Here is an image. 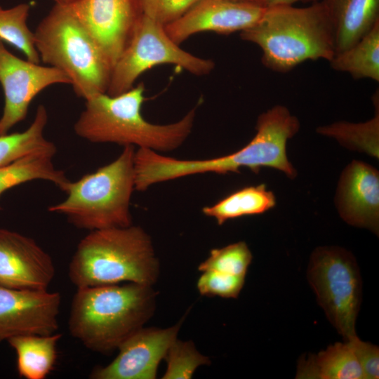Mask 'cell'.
I'll return each instance as SVG.
<instances>
[{"instance_id": "2e32d148", "label": "cell", "mask_w": 379, "mask_h": 379, "mask_svg": "<svg viewBox=\"0 0 379 379\" xmlns=\"http://www.w3.org/2000/svg\"><path fill=\"white\" fill-rule=\"evenodd\" d=\"M335 203L347 224L378 234V171L362 161L353 160L340 176Z\"/></svg>"}, {"instance_id": "8fae6325", "label": "cell", "mask_w": 379, "mask_h": 379, "mask_svg": "<svg viewBox=\"0 0 379 379\" xmlns=\"http://www.w3.org/2000/svg\"><path fill=\"white\" fill-rule=\"evenodd\" d=\"M183 320L166 328L142 327L118 347L119 353L105 366L93 369L92 379H154L159 363L177 339Z\"/></svg>"}, {"instance_id": "1f68e13d", "label": "cell", "mask_w": 379, "mask_h": 379, "mask_svg": "<svg viewBox=\"0 0 379 379\" xmlns=\"http://www.w3.org/2000/svg\"><path fill=\"white\" fill-rule=\"evenodd\" d=\"M55 4L60 5H72L79 0H53Z\"/></svg>"}, {"instance_id": "7c38bea8", "label": "cell", "mask_w": 379, "mask_h": 379, "mask_svg": "<svg viewBox=\"0 0 379 379\" xmlns=\"http://www.w3.org/2000/svg\"><path fill=\"white\" fill-rule=\"evenodd\" d=\"M59 292L0 286V343L23 335H50L58 328Z\"/></svg>"}, {"instance_id": "7a4b0ae2", "label": "cell", "mask_w": 379, "mask_h": 379, "mask_svg": "<svg viewBox=\"0 0 379 379\" xmlns=\"http://www.w3.org/2000/svg\"><path fill=\"white\" fill-rule=\"evenodd\" d=\"M145 91L140 83L117 95L100 93L86 99L74 125L75 133L95 143L138 146L157 152L178 149L192 132L197 106L176 122L152 124L141 113Z\"/></svg>"}, {"instance_id": "cb8c5ba5", "label": "cell", "mask_w": 379, "mask_h": 379, "mask_svg": "<svg viewBox=\"0 0 379 379\" xmlns=\"http://www.w3.org/2000/svg\"><path fill=\"white\" fill-rule=\"evenodd\" d=\"M317 132L335 139L341 145L354 151L363 152L378 159L379 112L361 123L341 121L319 126Z\"/></svg>"}, {"instance_id": "4fadbf2b", "label": "cell", "mask_w": 379, "mask_h": 379, "mask_svg": "<svg viewBox=\"0 0 379 379\" xmlns=\"http://www.w3.org/2000/svg\"><path fill=\"white\" fill-rule=\"evenodd\" d=\"M70 6L114 67L142 14L139 0H79Z\"/></svg>"}, {"instance_id": "d4e9b609", "label": "cell", "mask_w": 379, "mask_h": 379, "mask_svg": "<svg viewBox=\"0 0 379 379\" xmlns=\"http://www.w3.org/2000/svg\"><path fill=\"white\" fill-rule=\"evenodd\" d=\"M30 6L27 3L10 8L0 6V39L20 51L27 60L39 63L34 34L27 26Z\"/></svg>"}, {"instance_id": "ba28073f", "label": "cell", "mask_w": 379, "mask_h": 379, "mask_svg": "<svg viewBox=\"0 0 379 379\" xmlns=\"http://www.w3.org/2000/svg\"><path fill=\"white\" fill-rule=\"evenodd\" d=\"M307 277L319 305L344 341L357 336L362 285L354 255L339 246L318 247L310 256Z\"/></svg>"}, {"instance_id": "277c9868", "label": "cell", "mask_w": 379, "mask_h": 379, "mask_svg": "<svg viewBox=\"0 0 379 379\" xmlns=\"http://www.w3.org/2000/svg\"><path fill=\"white\" fill-rule=\"evenodd\" d=\"M240 35L260 48L263 65L276 72L286 73L307 60L329 62L335 55L333 29L321 0L303 8H265Z\"/></svg>"}, {"instance_id": "f1b7e54d", "label": "cell", "mask_w": 379, "mask_h": 379, "mask_svg": "<svg viewBox=\"0 0 379 379\" xmlns=\"http://www.w3.org/2000/svg\"><path fill=\"white\" fill-rule=\"evenodd\" d=\"M199 0H139L141 12L163 26L179 19Z\"/></svg>"}, {"instance_id": "f546056e", "label": "cell", "mask_w": 379, "mask_h": 379, "mask_svg": "<svg viewBox=\"0 0 379 379\" xmlns=\"http://www.w3.org/2000/svg\"><path fill=\"white\" fill-rule=\"evenodd\" d=\"M355 352L364 379L379 378V348L378 346L360 340L358 336L348 340Z\"/></svg>"}, {"instance_id": "e0dca14e", "label": "cell", "mask_w": 379, "mask_h": 379, "mask_svg": "<svg viewBox=\"0 0 379 379\" xmlns=\"http://www.w3.org/2000/svg\"><path fill=\"white\" fill-rule=\"evenodd\" d=\"M335 36V54L354 44L379 22V0H321Z\"/></svg>"}, {"instance_id": "52a82bcc", "label": "cell", "mask_w": 379, "mask_h": 379, "mask_svg": "<svg viewBox=\"0 0 379 379\" xmlns=\"http://www.w3.org/2000/svg\"><path fill=\"white\" fill-rule=\"evenodd\" d=\"M135 152L134 146H124L112 162L71 182L67 198L48 211L65 215L75 227L90 232L131 225Z\"/></svg>"}, {"instance_id": "7402d4cb", "label": "cell", "mask_w": 379, "mask_h": 379, "mask_svg": "<svg viewBox=\"0 0 379 379\" xmlns=\"http://www.w3.org/2000/svg\"><path fill=\"white\" fill-rule=\"evenodd\" d=\"M331 67L350 74L355 79L379 81V22L362 38L345 51L334 55Z\"/></svg>"}, {"instance_id": "d6986e66", "label": "cell", "mask_w": 379, "mask_h": 379, "mask_svg": "<svg viewBox=\"0 0 379 379\" xmlns=\"http://www.w3.org/2000/svg\"><path fill=\"white\" fill-rule=\"evenodd\" d=\"M60 333L23 335L10 338L7 342L17 355V368L20 377L44 379L54 369Z\"/></svg>"}, {"instance_id": "83f0119b", "label": "cell", "mask_w": 379, "mask_h": 379, "mask_svg": "<svg viewBox=\"0 0 379 379\" xmlns=\"http://www.w3.org/2000/svg\"><path fill=\"white\" fill-rule=\"evenodd\" d=\"M197 282L199 293L206 296L237 298L245 282L244 276H235L214 270L201 272Z\"/></svg>"}, {"instance_id": "44dd1931", "label": "cell", "mask_w": 379, "mask_h": 379, "mask_svg": "<svg viewBox=\"0 0 379 379\" xmlns=\"http://www.w3.org/2000/svg\"><path fill=\"white\" fill-rule=\"evenodd\" d=\"M275 206L274 193L265 184H260L239 189L215 204L204 206L202 213L221 225L229 220L262 214Z\"/></svg>"}, {"instance_id": "ffe728a7", "label": "cell", "mask_w": 379, "mask_h": 379, "mask_svg": "<svg viewBox=\"0 0 379 379\" xmlns=\"http://www.w3.org/2000/svg\"><path fill=\"white\" fill-rule=\"evenodd\" d=\"M54 155L35 152L0 166V196L6 190L34 180L49 181L66 192L71 181L53 163ZM1 210V207H0Z\"/></svg>"}, {"instance_id": "9c48e42d", "label": "cell", "mask_w": 379, "mask_h": 379, "mask_svg": "<svg viewBox=\"0 0 379 379\" xmlns=\"http://www.w3.org/2000/svg\"><path fill=\"white\" fill-rule=\"evenodd\" d=\"M162 64L177 65L196 76L208 74L215 67L213 60L182 49L168 36L164 26L142 13L113 67L106 93L114 96L128 91L140 74Z\"/></svg>"}, {"instance_id": "3957f363", "label": "cell", "mask_w": 379, "mask_h": 379, "mask_svg": "<svg viewBox=\"0 0 379 379\" xmlns=\"http://www.w3.org/2000/svg\"><path fill=\"white\" fill-rule=\"evenodd\" d=\"M157 292L136 283L77 288L68 321L71 335L102 354L119 345L153 315Z\"/></svg>"}, {"instance_id": "30bf717a", "label": "cell", "mask_w": 379, "mask_h": 379, "mask_svg": "<svg viewBox=\"0 0 379 379\" xmlns=\"http://www.w3.org/2000/svg\"><path fill=\"white\" fill-rule=\"evenodd\" d=\"M0 84L5 100L0 118L1 136L26 118L29 105L40 92L54 84H70V81L55 67L15 56L0 39Z\"/></svg>"}, {"instance_id": "d6a6232c", "label": "cell", "mask_w": 379, "mask_h": 379, "mask_svg": "<svg viewBox=\"0 0 379 379\" xmlns=\"http://www.w3.org/2000/svg\"><path fill=\"white\" fill-rule=\"evenodd\" d=\"M233 1H245V2H250V3H255L258 4H262V0H233Z\"/></svg>"}, {"instance_id": "4dcf8cb0", "label": "cell", "mask_w": 379, "mask_h": 379, "mask_svg": "<svg viewBox=\"0 0 379 379\" xmlns=\"http://www.w3.org/2000/svg\"><path fill=\"white\" fill-rule=\"evenodd\" d=\"M320 0H262V4L265 8H271L281 6H293L295 3H310L313 4Z\"/></svg>"}, {"instance_id": "8992f818", "label": "cell", "mask_w": 379, "mask_h": 379, "mask_svg": "<svg viewBox=\"0 0 379 379\" xmlns=\"http://www.w3.org/2000/svg\"><path fill=\"white\" fill-rule=\"evenodd\" d=\"M34 34L40 60L62 72L77 96L107 92L113 67L70 5L55 4Z\"/></svg>"}, {"instance_id": "484cf974", "label": "cell", "mask_w": 379, "mask_h": 379, "mask_svg": "<svg viewBox=\"0 0 379 379\" xmlns=\"http://www.w3.org/2000/svg\"><path fill=\"white\" fill-rule=\"evenodd\" d=\"M253 255L244 241H238L226 246L213 248L208 257L198 267L200 272L214 270L222 273L246 277Z\"/></svg>"}, {"instance_id": "6da1fadb", "label": "cell", "mask_w": 379, "mask_h": 379, "mask_svg": "<svg viewBox=\"0 0 379 379\" xmlns=\"http://www.w3.org/2000/svg\"><path fill=\"white\" fill-rule=\"evenodd\" d=\"M299 129L298 119L286 107L277 105L258 116L252 140L227 155L186 160L139 148L134 157L135 190L145 191L154 184L196 174L239 173L241 168L255 173L262 167L272 168L293 179L297 171L288 159L286 145Z\"/></svg>"}, {"instance_id": "ac0fdd59", "label": "cell", "mask_w": 379, "mask_h": 379, "mask_svg": "<svg viewBox=\"0 0 379 379\" xmlns=\"http://www.w3.org/2000/svg\"><path fill=\"white\" fill-rule=\"evenodd\" d=\"M295 378L364 379L349 341L335 343L316 354L302 355L298 362Z\"/></svg>"}, {"instance_id": "603a6c76", "label": "cell", "mask_w": 379, "mask_h": 379, "mask_svg": "<svg viewBox=\"0 0 379 379\" xmlns=\"http://www.w3.org/2000/svg\"><path fill=\"white\" fill-rule=\"evenodd\" d=\"M48 118L46 108L39 105L32 123L25 131L0 136V166L32 153L55 154V145L44 135Z\"/></svg>"}, {"instance_id": "4316f807", "label": "cell", "mask_w": 379, "mask_h": 379, "mask_svg": "<svg viewBox=\"0 0 379 379\" xmlns=\"http://www.w3.org/2000/svg\"><path fill=\"white\" fill-rule=\"evenodd\" d=\"M167 366L163 379H189L197 368L210 364L209 359L201 354L191 341L176 339L165 357Z\"/></svg>"}, {"instance_id": "9a60e30c", "label": "cell", "mask_w": 379, "mask_h": 379, "mask_svg": "<svg viewBox=\"0 0 379 379\" xmlns=\"http://www.w3.org/2000/svg\"><path fill=\"white\" fill-rule=\"evenodd\" d=\"M265 8L261 4L233 0H199L179 19L164 27L168 36L180 44L202 32L228 34L254 25Z\"/></svg>"}, {"instance_id": "5bb4252c", "label": "cell", "mask_w": 379, "mask_h": 379, "mask_svg": "<svg viewBox=\"0 0 379 379\" xmlns=\"http://www.w3.org/2000/svg\"><path fill=\"white\" fill-rule=\"evenodd\" d=\"M55 275L52 258L33 239L0 228V286L47 290Z\"/></svg>"}, {"instance_id": "5b68a950", "label": "cell", "mask_w": 379, "mask_h": 379, "mask_svg": "<svg viewBox=\"0 0 379 379\" xmlns=\"http://www.w3.org/2000/svg\"><path fill=\"white\" fill-rule=\"evenodd\" d=\"M159 273L149 235L133 225L91 231L77 245L68 268L77 288L121 282L152 286Z\"/></svg>"}]
</instances>
